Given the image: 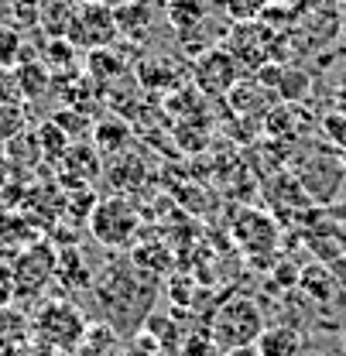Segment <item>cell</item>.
Wrapping results in <instances>:
<instances>
[{"mask_svg": "<svg viewBox=\"0 0 346 356\" xmlns=\"http://www.w3.org/2000/svg\"><path fill=\"white\" fill-rule=\"evenodd\" d=\"M226 51L244 65V72H258L271 62L274 51V31L260 21H240L230 38H226Z\"/></svg>", "mask_w": 346, "mask_h": 356, "instance_id": "7", "label": "cell"}, {"mask_svg": "<svg viewBox=\"0 0 346 356\" xmlns=\"http://www.w3.org/2000/svg\"><path fill=\"white\" fill-rule=\"evenodd\" d=\"M58 165H62L58 178L65 181V188H86L89 181L100 175V151L89 147V144H72Z\"/></svg>", "mask_w": 346, "mask_h": 356, "instance_id": "10", "label": "cell"}, {"mask_svg": "<svg viewBox=\"0 0 346 356\" xmlns=\"http://www.w3.org/2000/svg\"><path fill=\"white\" fill-rule=\"evenodd\" d=\"M127 124H120L117 117H107V120H100L96 127H93V147L100 151V154H120L124 147H127Z\"/></svg>", "mask_w": 346, "mask_h": 356, "instance_id": "16", "label": "cell"}, {"mask_svg": "<svg viewBox=\"0 0 346 356\" xmlns=\"http://www.w3.org/2000/svg\"><path fill=\"white\" fill-rule=\"evenodd\" d=\"M219 356H260L258 346H240V350H226V353H219Z\"/></svg>", "mask_w": 346, "mask_h": 356, "instance_id": "30", "label": "cell"}, {"mask_svg": "<svg viewBox=\"0 0 346 356\" xmlns=\"http://www.w3.org/2000/svg\"><path fill=\"white\" fill-rule=\"evenodd\" d=\"M130 264L137 267V270H148V274H165V270L172 267V257H168V250H165L162 243H155L151 254H148L144 247H134V250H130Z\"/></svg>", "mask_w": 346, "mask_h": 356, "instance_id": "23", "label": "cell"}, {"mask_svg": "<svg viewBox=\"0 0 346 356\" xmlns=\"http://www.w3.org/2000/svg\"><path fill=\"white\" fill-rule=\"evenodd\" d=\"M76 3H79V0H76Z\"/></svg>", "mask_w": 346, "mask_h": 356, "instance_id": "32", "label": "cell"}, {"mask_svg": "<svg viewBox=\"0 0 346 356\" xmlns=\"http://www.w3.org/2000/svg\"><path fill=\"white\" fill-rule=\"evenodd\" d=\"M86 222H89L93 240L103 243V247H110V250L130 247L134 236H137V226H141L137 213H134V206H130L127 199H120V195L100 199V202L93 206V213H89Z\"/></svg>", "mask_w": 346, "mask_h": 356, "instance_id": "4", "label": "cell"}, {"mask_svg": "<svg viewBox=\"0 0 346 356\" xmlns=\"http://www.w3.org/2000/svg\"><path fill=\"white\" fill-rule=\"evenodd\" d=\"M31 325H35V339L52 353H76L89 332L83 309L72 305L69 298H52L38 305L31 315Z\"/></svg>", "mask_w": 346, "mask_h": 356, "instance_id": "2", "label": "cell"}, {"mask_svg": "<svg viewBox=\"0 0 346 356\" xmlns=\"http://www.w3.org/2000/svg\"><path fill=\"white\" fill-rule=\"evenodd\" d=\"M24 55V38L17 24H0V69H14Z\"/></svg>", "mask_w": 346, "mask_h": 356, "instance_id": "22", "label": "cell"}, {"mask_svg": "<svg viewBox=\"0 0 346 356\" xmlns=\"http://www.w3.org/2000/svg\"><path fill=\"white\" fill-rule=\"evenodd\" d=\"M168 21L178 35H189L206 21V3L203 0H168Z\"/></svg>", "mask_w": 346, "mask_h": 356, "instance_id": "20", "label": "cell"}, {"mask_svg": "<svg viewBox=\"0 0 346 356\" xmlns=\"http://www.w3.org/2000/svg\"><path fill=\"white\" fill-rule=\"evenodd\" d=\"M240 76H244V65H240L226 48L199 51V58H196V65H192L196 89L206 92V96H230V89L240 83Z\"/></svg>", "mask_w": 346, "mask_h": 356, "instance_id": "6", "label": "cell"}, {"mask_svg": "<svg viewBox=\"0 0 346 356\" xmlns=\"http://www.w3.org/2000/svg\"><path fill=\"white\" fill-rule=\"evenodd\" d=\"M124 168H110L107 175H110V181H113V188H120V192H127V188H134L137 185V178H141V172H144V165H141V158L137 154H113Z\"/></svg>", "mask_w": 346, "mask_h": 356, "instance_id": "24", "label": "cell"}, {"mask_svg": "<svg viewBox=\"0 0 346 356\" xmlns=\"http://www.w3.org/2000/svg\"><path fill=\"white\" fill-rule=\"evenodd\" d=\"M264 131L278 140H302L312 131V113L302 103H281L264 113Z\"/></svg>", "mask_w": 346, "mask_h": 356, "instance_id": "9", "label": "cell"}, {"mask_svg": "<svg viewBox=\"0 0 346 356\" xmlns=\"http://www.w3.org/2000/svg\"><path fill=\"white\" fill-rule=\"evenodd\" d=\"M113 14H117V31L127 35V38H137V35L151 24V7H148V0H127V3L113 7Z\"/></svg>", "mask_w": 346, "mask_h": 356, "instance_id": "19", "label": "cell"}, {"mask_svg": "<svg viewBox=\"0 0 346 356\" xmlns=\"http://www.w3.org/2000/svg\"><path fill=\"white\" fill-rule=\"evenodd\" d=\"M28 127V113L21 99H0V140H17Z\"/></svg>", "mask_w": 346, "mask_h": 356, "instance_id": "21", "label": "cell"}, {"mask_svg": "<svg viewBox=\"0 0 346 356\" xmlns=\"http://www.w3.org/2000/svg\"><path fill=\"white\" fill-rule=\"evenodd\" d=\"M271 0H226V14L240 24V21H258V14L267 10Z\"/></svg>", "mask_w": 346, "mask_h": 356, "instance_id": "28", "label": "cell"}, {"mask_svg": "<svg viewBox=\"0 0 346 356\" xmlns=\"http://www.w3.org/2000/svg\"><path fill=\"white\" fill-rule=\"evenodd\" d=\"M35 144H38V158H45V161H62L65 151L72 147V137L62 131L55 120H45L42 127L35 131Z\"/></svg>", "mask_w": 346, "mask_h": 356, "instance_id": "17", "label": "cell"}, {"mask_svg": "<svg viewBox=\"0 0 346 356\" xmlns=\"http://www.w3.org/2000/svg\"><path fill=\"white\" fill-rule=\"evenodd\" d=\"M55 277H58L69 291H79V288H89V284H93L89 264L83 261V254H79L76 247L58 250V270H55Z\"/></svg>", "mask_w": 346, "mask_h": 356, "instance_id": "14", "label": "cell"}, {"mask_svg": "<svg viewBox=\"0 0 346 356\" xmlns=\"http://www.w3.org/2000/svg\"><path fill=\"white\" fill-rule=\"evenodd\" d=\"M233 216H237L233 220V240L240 243V250L258 254V257L260 254H274V247H278V226H274V220L267 213H258V209L244 206Z\"/></svg>", "mask_w": 346, "mask_h": 356, "instance_id": "8", "label": "cell"}, {"mask_svg": "<svg viewBox=\"0 0 346 356\" xmlns=\"http://www.w3.org/2000/svg\"><path fill=\"white\" fill-rule=\"evenodd\" d=\"M42 10H45V0H10V14H14L17 28L42 24Z\"/></svg>", "mask_w": 346, "mask_h": 356, "instance_id": "27", "label": "cell"}, {"mask_svg": "<svg viewBox=\"0 0 346 356\" xmlns=\"http://www.w3.org/2000/svg\"><path fill=\"white\" fill-rule=\"evenodd\" d=\"M322 131H326V137H329L333 144L346 147V117L343 113H329V117H322Z\"/></svg>", "mask_w": 346, "mask_h": 356, "instance_id": "29", "label": "cell"}, {"mask_svg": "<svg viewBox=\"0 0 346 356\" xmlns=\"http://www.w3.org/2000/svg\"><path fill=\"white\" fill-rule=\"evenodd\" d=\"M14 79H17V89H21V96H24V99H38V96L48 92L52 72H48V65H45V62H38V58L24 48L21 62L14 65Z\"/></svg>", "mask_w": 346, "mask_h": 356, "instance_id": "13", "label": "cell"}, {"mask_svg": "<svg viewBox=\"0 0 346 356\" xmlns=\"http://www.w3.org/2000/svg\"><path fill=\"white\" fill-rule=\"evenodd\" d=\"M336 113H343L346 117V83L336 89Z\"/></svg>", "mask_w": 346, "mask_h": 356, "instance_id": "31", "label": "cell"}, {"mask_svg": "<svg viewBox=\"0 0 346 356\" xmlns=\"http://www.w3.org/2000/svg\"><path fill=\"white\" fill-rule=\"evenodd\" d=\"M137 79L148 89H172V86H178V69H175L172 58L148 55V58L137 65Z\"/></svg>", "mask_w": 346, "mask_h": 356, "instance_id": "15", "label": "cell"}, {"mask_svg": "<svg viewBox=\"0 0 346 356\" xmlns=\"http://www.w3.org/2000/svg\"><path fill=\"white\" fill-rule=\"evenodd\" d=\"M299 284H302L305 291H315L319 302H326V298L333 295V277H329L322 267H305L302 274H299Z\"/></svg>", "mask_w": 346, "mask_h": 356, "instance_id": "26", "label": "cell"}, {"mask_svg": "<svg viewBox=\"0 0 346 356\" xmlns=\"http://www.w3.org/2000/svg\"><path fill=\"white\" fill-rule=\"evenodd\" d=\"M55 270H58V254L48 247V243H35L28 247L17 261H14V274H10V291L14 295H42L48 288V281H55Z\"/></svg>", "mask_w": 346, "mask_h": 356, "instance_id": "5", "label": "cell"}, {"mask_svg": "<svg viewBox=\"0 0 346 356\" xmlns=\"http://www.w3.org/2000/svg\"><path fill=\"white\" fill-rule=\"evenodd\" d=\"M117 14L107 0H72V14H69V28H65V42L83 48V51H100L117 42Z\"/></svg>", "mask_w": 346, "mask_h": 356, "instance_id": "3", "label": "cell"}, {"mask_svg": "<svg viewBox=\"0 0 346 356\" xmlns=\"http://www.w3.org/2000/svg\"><path fill=\"white\" fill-rule=\"evenodd\" d=\"M264 312L254 298L247 295H233L226 302H219L213 318H210V339L217 343L219 353L226 350H240V346H258L260 332H264Z\"/></svg>", "mask_w": 346, "mask_h": 356, "instance_id": "1", "label": "cell"}, {"mask_svg": "<svg viewBox=\"0 0 346 356\" xmlns=\"http://www.w3.org/2000/svg\"><path fill=\"white\" fill-rule=\"evenodd\" d=\"M72 356H124L117 329H110V325H89L83 346H79Z\"/></svg>", "mask_w": 346, "mask_h": 356, "instance_id": "18", "label": "cell"}, {"mask_svg": "<svg viewBox=\"0 0 346 356\" xmlns=\"http://www.w3.org/2000/svg\"><path fill=\"white\" fill-rule=\"evenodd\" d=\"M31 339H35L31 315L24 309H17V305H0V356L17 353Z\"/></svg>", "mask_w": 346, "mask_h": 356, "instance_id": "11", "label": "cell"}, {"mask_svg": "<svg viewBox=\"0 0 346 356\" xmlns=\"http://www.w3.org/2000/svg\"><path fill=\"white\" fill-rule=\"evenodd\" d=\"M258 350L260 356H302V332L295 325H285V322L264 325Z\"/></svg>", "mask_w": 346, "mask_h": 356, "instance_id": "12", "label": "cell"}, {"mask_svg": "<svg viewBox=\"0 0 346 356\" xmlns=\"http://www.w3.org/2000/svg\"><path fill=\"white\" fill-rule=\"evenodd\" d=\"M62 131L69 134L72 140H79L83 134H93V124H89V117H86V110H76V106H69V110H58L55 117H52Z\"/></svg>", "mask_w": 346, "mask_h": 356, "instance_id": "25", "label": "cell"}]
</instances>
